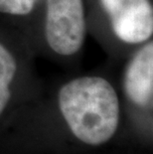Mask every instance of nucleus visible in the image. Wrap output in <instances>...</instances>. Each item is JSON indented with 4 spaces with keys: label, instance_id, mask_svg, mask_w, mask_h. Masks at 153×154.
<instances>
[{
    "label": "nucleus",
    "instance_id": "nucleus-3",
    "mask_svg": "<svg viewBox=\"0 0 153 154\" xmlns=\"http://www.w3.org/2000/svg\"><path fill=\"white\" fill-rule=\"evenodd\" d=\"M115 35L126 43H141L153 33L149 0H100Z\"/></svg>",
    "mask_w": 153,
    "mask_h": 154
},
{
    "label": "nucleus",
    "instance_id": "nucleus-6",
    "mask_svg": "<svg viewBox=\"0 0 153 154\" xmlns=\"http://www.w3.org/2000/svg\"><path fill=\"white\" fill-rule=\"evenodd\" d=\"M36 0H0V12L12 15H26L34 7Z\"/></svg>",
    "mask_w": 153,
    "mask_h": 154
},
{
    "label": "nucleus",
    "instance_id": "nucleus-2",
    "mask_svg": "<svg viewBox=\"0 0 153 154\" xmlns=\"http://www.w3.org/2000/svg\"><path fill=\"white\" fill-rule=\"evenodd\" d=\"M45 34L56 53L64 56L77 53L86 36L83 0H47Z\"/></svg>",
    "mask_w": 153,
    "mask_h": 154
},
{
    "label": "nucleus",
    "instance_id": "nucleus-1",
    "mask_svg": "<svg viewBox=\"0 0 153 154\" xmlns=\"http://www.w3.org/2000/svg\"><path fill=\"white\" fill-rule=\"evenodd\" d=\"M59 106L72 132L87 144L106 142L118 128V99L103 78L84 77L65 85L59 94Z\"/></svg>",
    "mask_w": 153,
    "mask_h": 154
},
{
    "label": "nucleus",
    "instance_id": "nucleus-5",
    "mask_svg": "<svg viewBox=\"0 0 153 154\" xmlns=\"http://www.w3.org/2000/svg\"><path fill=\"white\" fill-rule=\"evenodd\" d=\"M16 63L7 49L0 44V114L10 99L9 85L14 78Z\"/></svg>",
    "mask_w": 153,
    "mask_h": 154
},
{
    "label": "nucleus",
    "instance_id": "nucleus-4",
    "mask_svg": "<svg viewBox=\"0 0 153 154\" xmlns=\"http://www.w3.org/2000/svg\"><path fill=\"white\" fill-rule=\"evenodd\" d=\"M124 90L129 100L145 106L153 93V44L149 43L134 56L126 69Z\"/></svg>",
    "mask_w": 153,
    "mask_h": 154
}]
</instances>
